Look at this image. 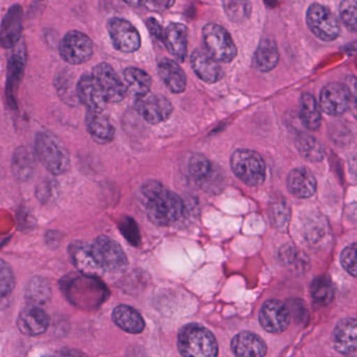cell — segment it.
<instances>
[{"mask_svg": "<svg viewBox=\"0 0 357 357\" xmlns=\"http://www.w3.org/2000/svg\"><path fill=\"white\" fill-rule=\"evenodd\" d=\"M146 213L154 225L168 227L183 216L185 206L183 199L174 192L167 189L156 181H148L142 187Z\"/></svg>", "mask_w": 357, "mask_h": 357, "instance_id": "obj_1", "label": "cell"}, {"mask_svg": "<svg viewBox=\"0 0 357 357\" xmlns=\"http://www.w3.org/2000/svg\"><path fill=\"white\" fill-rule=\"evenodd\" d=\"M179 352L183 357H217L218 344L210 330L198 324L181 328L177 340Z\"/></svg>", "mask_w": 357, "mask_h": 357, "instance_id": "obj_2", "label": "cell"}, {"mask_svg": "<svg viewBox=\"0 0 357 357\" xmlns=\"http://www.w3.org/2000/svg\"><path fill=\"white\" fill-rule=\"evenodd\" d=\"M35 152L41 164L51 174L61 175L70 168L68 150L53 133L43 131L36 135Z\"/></svg>", "mask_w": 357, "mask_h": 357, "instance_id": "obj_3", "label": "cell"}, {"mask_svg": "<svg viewBox=\"0 0 357 357\" xmlns=\"http://www.w3.org/2000/svg\"><path fill=\"white\" fill-rule=\"evenodd\" d=\"M234 174L245 185L256 187L264 183L266 168L260 154L248 149L236 150L231 158Z\"/></svg>", "mask_w": 357, "mask_h": 357, "instance_id": "obj_4", "label": "cell"}, {"mask_svg": "<svg viewBox=\"0 0 357 357\" xmlns=\"http://www.w3.org/2000/svg\"><path fill=\"white\" fill-rule=\"evenodd\" d=\"M206 51L216 61H233L237 56V47L231 35L222 26L217 24H208L202 30Z\"/></svg>", "mask_w": 357, "mask_h": 357, "instance_id": "obj_5", "label": "cell"}, {"mask_svg": "<svg viewBox=\"0 0 357 357\" xmlns=\"http://www.w3.org/2000/svg\"><path fill=\"white\" fill-rule=\"evenodd\" d=\"M93 252L98 263L104 271L121 273L128 264L122 246L107 236H100L93 242Z\"/></svg>", "mask_w": 357, "mask_h": 357, "instance_id": "obj_6", "label": "cell"}, {"mask_svg": "<svg viewBox=\"0 0 357 357\" xmlns=\"http://www.w3.org/2000/svg\"><path fill=\"white\" fill-rule=\"evenodd\" d=\"M306 20L311 32L321 40L332 41L340 35V22L325 6L312 3L307 11Z\"/></svg>", "mask_w": 357, "mask_h": 357, "instance_id": "obj_7", "label": "cell"}, {"mask_svg": "<svg viewBox=\"0 0 357 357\" xmlns=\"http://www.w3.org/2000/svg\"><path fill=\"white\" fill-rule=\"evenodd\" d=\"M62 59L73 66L84 63L93 54V43L87 35L79 31H70L60 43Z\"/></svg>", "mask_w": 357, "mask_h": 357, "instance_id": "obj_8", "label": "cell"}, {"mask_svg": "<svg viewBox=\"0 0 357 357\" xmlns=\"http://www.w3.org/2000/svg\"><path fill=\"white\" fill-rule=\"evenodd\" d=\"M108 32L112 45L122 53H135L141 47L139 31L128 20L114 17L108 22Z\"/></svg>", "mask_w": 357, "mask_h": 357, "instance_id": "obj_9", "label": "cell"}, {"mask_svg": "<svg viewBox=\"0 0 357 357\" xmlns=\"http://www.w3.org/2000/svg\"><path fill=\"white\" fill-rule=\"evenodd\" d=\"M135 109L146 122L156 125L166 122L170 118L173 106L165 96L150 93L144 97L137 98Z\"/></svg>", "mask_w": 357, "mask_h": 357, "instance_id": "obj_10", "label": "cell"}, {"mask_svg": "<svg viewBox=\"0 0 357 357\" xmlns=\"http://www.w3.org/2000/svg\"><path fill=\"white\" fill-rule=\"evenodd\" d=\"M289 306L279 300H269L263 305L259 313L261 326L271 333H281L290 323Z\"/></svg>", "mask_w": 357, "mask_h": 357, "instance_id": "obj_11", "label": "cell"}, {"mask_svg": "<svg viewBox=\"0 0 357 357\" xmlns=\"http://www.w3.org/2000/svg\"><path fill=\"white\" fill-rule=\"evenodd\" d=\"M93 76L101 86L109 103H120L126 96V85L116 70L107 63H100L93 70Z\"/></svg>", "mask_w": 357, "mask_h": 357, "instance_id": "obj_12", "label": "cell"}, {"mask_svg": "<svg viewBox=\"0 0 357 357\" xmlns=\"http://www.w3.org/2000/svg\"><path fill=\"white\" fill-rule=\"evenodd\" d=\"M79 101L89 112H103L108 100L93 75H83L76 86Z\"/></svg>", "mask_w": 357, "mask_h": 357, "instance_id": "obj_13", "label": "cell"}, {"mask_svg": "<svg viewBox=\"0 0 357 357\" xmlns=\"http://www.w3.org/2000/svg\"><path fill=\"white\" fill-rule=\"evenodd\" d=\"M319 105L329 116H340L349 109V93L346 85L330 83L319 96Z\"/></svg>", "mask_w": 357, "mask_h": 357, "instance_id": "obj_14", "label": "cell"}, {"mask_svg": "<svg viewBox=\"0 0 357 357\" xmlns=\"http://www.w3.org/2000/svg\"><path fill=\"white\" fill-rule=\"evenodd\" d=\"M68 254L75 266L86 277H99L105 271L102 269L93 252V246L84 242H73L68 248Z\"/></svg>", "mask_w": 357, "mask_h": 357, "instance_id": "obj_15", "label": "cell"}, {"mask_svg": "<svg viewBox=\"0 0 357 357\" xmlns=\"http://www.w3.org/2000/svg\"><path fill=\"white\" fill-rule=\"evenodd\" d=\"M191 64L196 76L204 82L213 84L223 78L222 68L208 51L196 49L191 56Z\"/></svg>", "mask_w": 357, "mask_h": 357, "instance_id": "obj_16", "label": "cell"}, {"mask_svg": "<svg viewBox=\"0 0 357 357\" xmlns=\"http://www.w3.org/2000/svg\"><path fill=\"white\" fill-rule=\"evenodd\" d=\"M49 325V315L38 306L26 307L17 319L18 329L28 336H37L45 333Z\"/></svg>", "mask_w": 357, "mask_h": 357, "instance_id": "obj_17", "label": "cell"}, {"mask_svg": "<svg viewBox=\"0 0 357 357\" xmlns=\"http://www.w3.org/2000/svg\"><path fill=\"white\" fill-rule=\"evenodd\" d=\"M231 347L237 357H264L267 350L264 340L248 331L238 333L231 340Z\"/></svg>", "mask_w": 357, "mask_h": 357, "instance_id": "obj_18", "label": "cell"}, {"mask_svg": "<svg viewBox=\"0 0 357 357\" xmlns=\"http://www.w3.org/2000/svg\"><path fill=\"white\" fill-rule=\"evenodd\" d=\"M333 344L338 352L344 355L357 351V319H344L336 325L333 331Z\"/></svg>", "mask_w": 357, "mask_h": 357, "instance_id": "obj_19", "label": "cell"}, {"mask_svg": "<svg viewBox=\"0 0 357 357\" xmlns=\"http://www.w3.org/2000/svg\"><path fill=\"white\" fill-rule=\"evenodd\" d=\"M22 8L14 5L8 10L1 24V43L6 49L15 47L22 37Z\"/></svg>", "mask_w": 357, "mask_h": 357, "instance_id": "obj_20", "label": "cell"}, {"mask_svg": "<svg viewBox=\"0 0 357 357\" xmlns=\"http://www.w3.org/2000/svg\"><path fill=\"white\" fill-rule=\"evenodd\" d=\"M162 43L175 59L183 61L188 50L187 26L179 22H171L165 30Z\"/></svg>", "mask_w": 357, "mask_h": 357, "instance_id": "obj_21", "label": "cell"}, {"mask_svg": "<svg viewBox=\"0 0 357 357\" xmlns=\"http://www.w3.org/2000/svg\"><path fill=\"white\" fill-rule=\"evenodd\" d=\"M86 127L91 137L99 144L114 141L116 128L112 120L104 112H86Z\"/></svg>", "mask_w": 357, "mask_h": 357, "instance_id": "obj_22", "label": "cell"}, {"mask_svg": "<svg viewBox=\"0 0 357 357\" xmlns=\"http://www.w3.org/2000/svg\"><path fill=\"white\" fill-rule=\"evenodd\" d=\"M287 187L296 197L308 198L317 191V179L308 169H294L288 174Z\"/></svg>", "mask_w": 357, "mask_h": 357, "instance_id": "obj_23", "label": "cell"}, {"mask_svg": "<svg viewBox=\"0 0 357 357\" xmlns=\"http://www.w3.org/2000/svg\"><path fill=\"white\" fill-rule=\"evenodd\" d=\"M158 74L171 93H181L187 89V77L181 66L173 60L167 58L160 60Z\"/></svg>", "mask_w": 357, "mask_h": 357, "instance_id": "obj_24", "label": "cell"}, {"mask_svg": "<svg viewBox=\"0 0 357 357\" xmlns=\"http://www.w3.org/2000/svg\"><path fill=\"white\" fill-rule=\"evenodd\" d=\"M112 319L116 326L129 333L139 334L145 329V321L139 311L127 305L116 307L112 313Z\"/></svg>", "mask_w": 357, "mask_h": 357, "instance_id": "obj_25", "label": "cell"}, {"mask_svg": "<svg viewBox=\"0 0 357 357\" xmlns=\"http://www.w3.org/2000/svg\"><path fill=\"white\" fill-rule=\"evenodd\" d=\"M36 168L35 156L28 148L20 147L14 152L12 158V171L16 178L20 181H28L32 177Z\"/></svg>", "mask_w": 357, "mask_h": 357, "instance_id": "obj_26", "label": "cell"}, {"mask_svg": "<svg viewBox=\"0 0 357 357\" xmlns=\"http://www.w3.org/2000/svg\"><path fill=\"white\" fill-rule=\"evenodd\" d=\"M279 58V51L275 43L271 39H264L261 41L255 54V66L260 72H269L275 68Z\"/></svg>", "mask_w": 357, "mask_h": 357, "instance_id": "obj_27", "label": "cell"}, {"mask_svg": "<svg viewBox=\"0 0 357 357\" xmlns=\"http://www.w3.org/2000/svg\"><path fill=\"white\" fill-rule=\"evenodd\" d=\"M124 80L135 98H142L150 93L152 80L145 70L128 68L124 70Z\"/></svg>", "mask_w": 357, "mask_h": 357, "instance_id": "obj_28", "label": "cell"}, {"mask_svg": "<svg viewBox=\"0 0 357 357\" xmlns=\"http://www.w3.org/2000/svg\"><path fill=\"white\" fill-rule=\"evenodd\" d=\"M300 116L303 124L309 130H317L321 126V112L314 97L310 93H304L301 98Z\"/></svg>", "mask_w": 357, "mask_h": 357, "instance_id": "obj_29", "label": "cell"}, {"mask_svg": "<svg viewBox=\"0 0 357 357\" xmlns=\"http://www.w3.org/2000/svg\"><path fill=\"white\" fill-rule=\"evenodd\" d=\"M188 172L195 183L204 185L212 178V164L202 154H192L188 162Z\"/></svg>", "mask_w": 357, "mask_h": 357, "instance_id": "obj_30", "label": "cell"}, {"mask_svg": "<svg viewBox=\"0 0 357 357\" xmlns=\"http://www.w3.org/2000/svg\"><path fill=\"white\" fill-rule=\"evenodd\" d=\"M311 296L319 306H327L334 298V286L327 275L315 278L311 284Z\"/></svg>", "mask_w": 357, "mask_h": 357, "instance_id": "obj_31", "label": "cell"}, {"mask_svg": "<svg viewBox=\"0 0 357 357\" xmlns=\"http://www.w3.org/2000/svg\"><path fill=\"white\" fill-rule=\"evenodd\" d=\"M296 148L307 160L321 162L323 160L324 152L321 145L310 135H301L296 139Z\"/></svg>", "mask_w": 357, "mask_h": 357, "instance_id": "obj_32", "label": "cell"}, {"mask_svg": "<svg viewBox=\"0 0 357 357\" xmlns=\"http://www.w3.org/2000/svg\"><path fill=\"white\" fill-rule=\"evenodd\" d=\"M223 8L229 20L237 24L248 20L252 12V5L248 1H225Z\"/></svg>", "mask_w": 357, "mask_h": 357, "instance_id": "obj_33", "label": "cell"}, {"mask_svg": "<svg viewBox=\"0 0 357 357\" xmlns=\"http://www.w3.org/2000/svg\"><path fill=\"white\" fill-rule=\"evenodd\" d=\"M340 14L344 26L357 33V0H344L340 5Z\"/></svg>", "mask_w": 357, "mask_h": 357, "instance_id": "obj_34", "label": "cell"}, {"mask_svg": "<svg viewBox=\"0 0 357 357\" xmlns=\"http://www.w3.org/2000/svg\"><path fill=\"white\" fill-rule=\"evenodd\" d=\"M9 70H8V89L10 87V93L12 86L18 84V81L22 78L24 68V56L22 53L14 54L10 60Z\"/></svg>", "mask_w": 357, "mask_h": 357, "instance_id": "obj_35", "label": "cell"}, {"mask_svg": "<svg viewBox=\"0 0 357 357\" xmlns=\"http://www.w3.org/2000/svg\"><path fill=\"white\" fill-rule=\"evenodd\" d=\"M123 236L128 240L129 243L132 245H139L141 243V235H139V227L137 222L130 217H124L119 225Z\"/></svg>", "mask_w": 357, "mask_h": 357, "instance_id": "obj_36", "label": "cell"}, {"mask_svg": "<svg viewBox=\"0 0 357 357\" xmlns=\"http://www.w3.org/2000/svg\"><path fill=\"white\" fill-rule=\"evenodd\" d=\"M340 263L346 271L357 278V243L351 244L342 250Z\"/></svg>", "mask_w": 357, "mask_h": 357, "instance_id": "obj_37", "label": "cell"}, {"mask_svg": "<svg viewBox=\"0 0 357 357\" xmlns=\"http://www.w3.org/2000/svg\"><path fill=\"white\" fill-rule=\"evenodd\" d=\"M50 294L51 291L47 282L43 280H32L28 289V296L31 300L36 303H45L49 300Z\"/></svg>", "mask_w": 357, "mask_h": 357, "instance_id": "obj_38", "label": "cell"}, {"mask_svg": "<svg viewBox=\"0 0 357 357\" xmlns=\"http://www.w3.org/2000/svg\"><path fill=\"white\" fill-rule=\"evenodd\" d=\"M15 281H14L13 271L11 267L6 263V261H1L0 265V291H1V298H6L8 294H11L13 290Z\"/></svg>", "mask_w": 357, "mask_h": 357, "instance_id": "obj_39", "label": "cell"}, {"mask_svg": "<svg viewBox=\"0 0 357 357\" xmlns=\"http://www.w3.org/2000/svg\"><path fill=\"white\" fill-rule=\"evenodd\" d=\"M271 220L278 227H284L289 217V210L283 204H273L271 210Z\"/></svg>", "mask_w": 357, "mask_h": 357, "instance_id": "obj_40", "label": "cell"}, {"mask_svg": "<svg viewBox=\"0 0 357 357\" xmlns=\"http://www.w3.org/2000/svg\"><path fill=\"white\" fill-rule=\"evenodd\" d=\"M344 85H346L349 93V109L357 119V78L348 77Z\"/></svg>", "mask_w": 357, "mask_h": 357, "instance_id": "obj_41", "label": "cell"}, {"mask_svg": "<svg viewBox=\"0 0 357 357\" xmlns=\"http://www.w3.org/2000/svg\"><path fill=\"white\" fill-rule=\"evenodd\" d=\"M142 5L145 6L148 10H151V11L160 12L165 11L171 6L174 5V1H149V3H144Z\"/></svg>", "mask_w": 357, "mask_h": 357, "instance_id": "obj_42", "label": "cell"}, {"mask_svg": "<svg viewBox=\"0 0 357 357\" xmlns=\"http://www.w3.org/2000/svg\"><path fill=\"white\" fill-rule=\"evenodd\" d=\"M147 26L153 36H155L156 38L160 39V40L162 41L165 31H162V26L158 24V20H154V18H150L147 22Z\"/></svg>", "mask_w": 357, "mask_h": 357, "instance_id": "obj_43", "label": "cell"}, {"mask_svg": "<svg viewBox=\"0 0 357 357\" xmlns=\"http://www.w3.org/2000/svg\"><path fill=\"white\" fill-rule=\"evenodd\" d=\"M58 357H85L82 353L74 349L64 348L58 352Z\"/></svg>", "mask_w": 357, "mask_h": 357, "instance_id": "obj_44", "label": "cell"}, {"mask_svg": "<svg viewBox=\"0 0 357 357\" xmlns=\"http://www.w3.org/2000/svg\"><path fill=\"white\" fill-rule=\"evenodd\" d=\"M349 170H350L351 175L357 179V154H355L351 160H349Z\"/></svg>", "mask_w": 357, "mask_h": 357, "instance_id": "obj_45", "label": "cell"}, {"mask_svg": "<svg viewBox=\"0 0 357 357\" xmlns=\"http://www.w3.org/2000/svg\"><path fill=\"white\" fill-rule=\"evenodd\" d=\"M43 357H54V356H50V355H45V356Z\"/></svg>", "mask_w": 357, "mask_h": 357, "instance_id": "obj_46", "label": "cell"}]
</instances>
